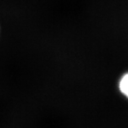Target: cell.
Masks as SVG:
<instances>
[{
    "mask_svg": "<svg viewBox=\"0 0 128 128\" xmlns=\"http://www.w3.org/2000/svg\"><path fill=\"white\" fill-rule=\"evenodd\" d=\"M2 26H1V24H0V42L2 40Z\"/></svg>",
    "mask_w": 128,
    "mask_h": 128,
    "instance_id": "obj_2",
    "label": "cell"
},
{
    "mask_svg": "<svg viewBox=\"0 0 128 128\" xmlns=\"http://www.w3.org/2000/svg\"><path fill=\"white\" fill-rule=\"evenodd\" d=\"M119 88L120 90L124 96L128 98V73L124 74L120 79L119 82Z\"/></svg>",
    "mask_w": 128,
    "mask_h": 128,
    "instance_id": "obj_1",
    "label": "cell"
}]
</instances>
